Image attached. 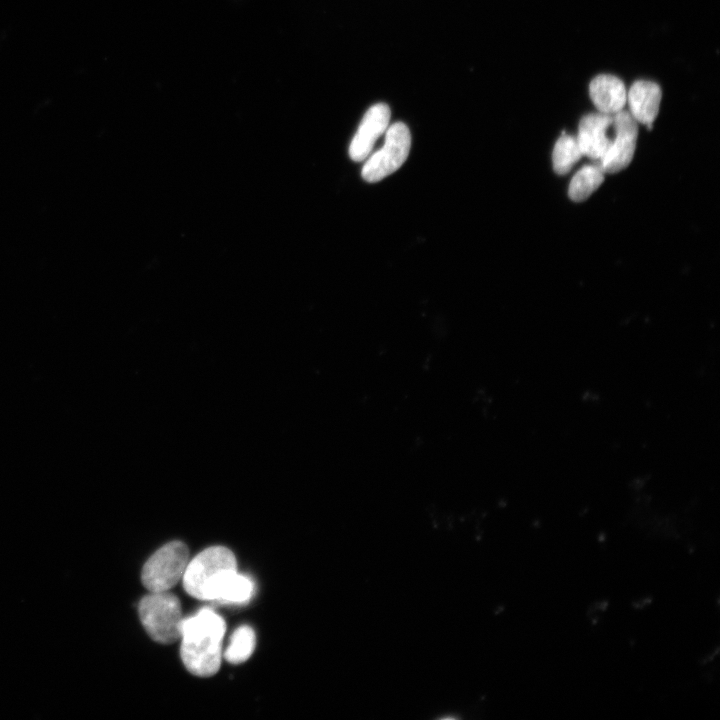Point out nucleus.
<instances>
[{
	"mask_svg": "<svg viewBox=\"0 0 720 720\" xmlns=\"http://www.w3.org/2000/svg\"><path fill=\"white\" fill-rule=\"evenodd\" d=\"M225 630L224 619L208 608L182 620L180 656L191 674L210 677L218 672Z\"/></svg>",
	"mask_w": 720,
	"mask_h": 720,
	"instance_id": "f257e3e1",
	"label": "nucleus"
},
{
	"mask_svg": "<svg viewBox=\"0 0 720 720\" xmlns=\"http://www.w3.org/2000/svg\"><path fill=\"white\" fill-rule=\"evenodd\" d=\"M235 570L237 562L233 552L223 546H212L188 562L182 576L183 587L196 599L213 601L221 580Z\"/></svg>",
	"mask_w": 720,
	"mask_h": 720,
	"instance_id": "f03ea898",
	"label": "nucleus"
},
{
	"mask_svg": "<svg viewBox=\"0 0 720 720\" xmlns=\"http://www.w3.org/2000/svg\"><path fill=\"white\" fill-rule=\"evenodd\" d=\"M139 618L148 635L161 644L181 638L182 609L179 599L168 591L151 592L138 604Z\"/></svg>",
	"mask_w": 720,
	"mask_h": 720,
	"instance_id": "7ed1b4c3",
	"label": "nucleus"
},
{
	"mask_svg": "<svg viewBox=\"0 0 720 720\" xmlns=\"http://www.w3.org/2000/svg\"><path fill=\"white\" fill-rule=\"evenodd\" d=\"M186 544L172 541L158 549L144 564L141 580L150 592L168 591L183 576L188 564Z\"/></svg>",
	"mask_w": 720,
	"mask_h": 720,
	"instance_id": "20e7f679",
	"label": "nucleus"
},
{
	"mask_svg": "<svg viewBox=\"0 0 720 720\" xmlns=\"http://www.w3.org/2000/svg\"><path fill=\"white\" fill-rule=\"evenodd\" d=\"M411 146L409 128L402 122L388 126L381 149L373 153L362 168L365 181L374 183L398 170L408 157Z\"/></svg>",
	"mask_w": 720,
	"mask_h": 720,
	"instance_id": "39448f33",
	"label": "nucleus"
},
{
	"mask_svg": "<svg viewBox=\"0 0 720 720\" xmlns=\"http://www.w3.org/2000/svg\"><path fill=\"white\" fill-rule=\"evenodd\" d=\"M615 136L598 162L604 173H616L626 168L635 152L638 136V123L629 111L621 110L613 114Z\"/></svg>",
	"mask_w": 720,
	"mask_h": 720,
	"instance_id": "423d86ee",
	"label": "nucleus"
},
{
	"mask_svg": "<svg viewBox=\"0 0 720 720\" xmlns=\"http://www.w3.org/2000/svg\"><path fill=\"white\" fill-rule=\"evenodd\" d=\"M614 136L613 114L597 112L589 113L580 120L576 140L583 155L599 162Z\"/></svg>",
	"mask_w": 720,
	"mask_h": 720,
	"instance_id": "0eeeda50",
	"label": "nucleus"
},
{
	"mask_svg": "<svg viewBox=\"0 0 720 720\" xmlns=\"http://www.w3.org/2000/svg\"><path fill=\"white\" fill-rule=\"evenodd\" d=\"M390 116V108L385 103L374 104L366 111L349 146L353 161H363L370 155L376 140L386 132Z\"/></svg>",
	"mask_w": 720,
	"mask_h": 720,
	"instance_id": "6e6552de",
	"label": "nucleus"
},
{
	"mask_svg": "<svg viewBox=\"0 0 720 720\" xmlns=\"http://www.w3.org/2000/svg\"><path fill=\"white\" fill-rule=\"evenodd\" d=\"M661 98L662 91L657 83L637 80L627 92L629 112L637 123L647 125L651 129L659 112Z\"/></svg>",
	"mask_w": 720,
	"mask_h": 720,
	"instance_id": "1a4fd4ad",
	"label": "nucleus"
},
{
	"mask_svg": "<svg viewBox=\"0 0 720 720\" xmlns=\"http://www.w3.org/2000/svg\"><path fill=\"white\" fill-rule=\"evenodd\" d=\"M589 95L598 112L615 114L624 109L627 91L622 80L611 74H600L589 84Z\"/></svg>",
	"mask_w": 720,
	"mask_h": 720,
	"instance_id": "9d476101",
	"label": "nucleus"
},
{
	"mask_svg": "<svg viewBox=\"0 0 720 720\" xmlns=\"http://www.w3.org/2000/svg\"><path fill=\"white\" fill-rule=\"evenodd\" d=\"M254 591L252 580L237 570L229 572L217 586L213 601L222 603L247 602Z\"/></svg>",
	"mask_w": 720,
	"mask_h": 720,
	"instance_id": "9b49d317",
	"label": "nucleus"
},
{
	"mask_svg": "<svg viewBox=\"0 0 720 720\" xmlns=\"http://www.w3.org/2000/svg\"><path fill=\"white\" fill-rule=\"evenodd\" d=\"M604 181V172L598 165H587L581 168L572 178L568 195L571 200H586Z\"/></svg>",
	"mask_w": 720,
	"mask_h": 720,
	"instance_id": "f8f14e48",
	"label": "nucleus"
},
{
	"mask_svg": "<svg viewBox=\"0 0 720 720\" xmlns=\"http://www.w3.org/2000/svg\"><path fill=\"white\" fill-rule=\"evenodd\" d=\"M582 156L576 137L563 133L553 149V169L557 174L565 175Z\"/></svg>",
	"mask_w": 720,
	"mask_h": 720,
	"instance_id": "ddd939ff",
	"label": "nucleus"
},
{
	"mask_svg": "<svg viewBox=\"0 0 720 720\" xmlns=\"http://www.w3.org/2000/svg\"><path fill=\"white\" fill-rule=\"evenodd\" d=\"M255 644L254 630L248 625L240 626L232 634L224 658L232 664L243 663L253 653Z\"/></svg>",
	"mask_w": 720,
	"mask_h": 720,
	"instance_id": "4468645a",
	"label": "nucleus"
}]
</instances>
